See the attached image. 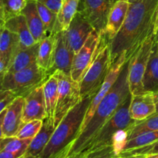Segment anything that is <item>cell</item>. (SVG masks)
I'll return each mask as SVG.
<instances>
[{
  "instance_id": "7",
  "label": "cell",
  "mask_w": 158,
  "mask_h": 158,
  "mask_svg": "<svg viewBox=\"0 0 158 158\" xmlns=\"http://www.w3.org/2000/svg\"><path fill=\"white\" fill-rule=\"evenodd\" d=\"M155 35L151 34L132 54L128 60L127 79L131 95L143 94V79L149 61Z\"/></svg>"
},
{
  "instance_id": "37",
  "label": "cell",
  "mask_w": 158,
  "mask_h": 158,
  "mask_svg": "<svg viewBox=\"0 0 158 158\" xmlns=\"http://www.w3.org/2000/svg\"><path fill=\"white\" fill-rule=\"evenodd\" d=\"M6 109L3 111L2 113L0 114V139L3 137V134H2V123H3V119H4V116L6 114Z\"/></svg>"
},
{
  "instance_id": "46",
  "label": "cell",
  "mask_w": 158,
  "mask_h": 158,
  "mask_svg": "<svg viewBox=\"0 0 158 158\" xmlns=\"http://www.w3.org/2000/svg\"><path fill=\"white\" fill-rule=\"evenodd\" d=\"M26 158H38V157H32V156H26Z\"/></svg>"
},
{
  "instance_id": "28",
  "label": "cell",
  "mask_w": 158,
  "mask_h": 158,
  "mask_svg": "<svg viewBox=\"0 0 158 158\" xmlns=\"http://www.w3.org/2000/svg\"><path fill=\"white\" fill-rule=\"evenodd\" d=\"M35 2L39 14L44 26L46 37L55 35L56 26L57 23V14L39 2L35 1Z\"/></svg>"
},
{
  "instance_id": "30",
  "label": "cell",
  "mask_w": 158,
  "mask_h": 158,
  "mask_svg": "<svg viewBox=\"0 0 158 158\" xmlns=\"http://www.w3.org/2000/svg\"><path fill=\"white\" fill-rule=\"evenodd\" d=\"M43 120H34L22 125L16 137L19 139H33L43 126Z\"/></svg>"
},
{
  "instance_id": "18",
  "label": "cell",
  "mask_w": 158,
  "mask_h": 158,
  "mask_svg": "<svg viewBox=\"0 0 158 158\" xmlns=\"http://www.w3.org/2000/svg\"><path fill=\"white\" fill-rule=\"evenodd\" d=\"M21 13L26 18L28 27L35 43H40L43 39L46 38V35L44 26L39 14L35 0H27L26 6Z\"/></svg>"
},
{
  "instance_id": "5",
  "label": "cell",
  "mask_w": 158,
  "mask_h": 158,
  "mask_svg": "<svg viewBox=\"0 0 158 158\" xmlns=\"http://www.w3.org/2000/svg\"><path fill=\"white\" fill-rule=\"evenodd\" d=\"M131 97V96L119 108L110 120L102 127L83 153L87 154L110 146L112 145L114 136L120 131H126L135 122V120L131 118L128 111Z\"/></svg>"
},
{
  "instance_id": "6",
  "label": "cell",
  "mask_w": 158,
  "mask_h": 158,
  "mask_svg": "<svg viewBox=\"0 0 158 158\" xmlns=\"http://www.w3.org/2000/svg\"><path fill=\"white\" fill-rule=\"evenodd\" d=\"M49 78L46 72L35 64L15 73H6L1 90L10 91L15 95L24 97Z\"/></svg>"
},
{
  "instance_id": "24",
  "label": "cell",
  "mask_w": 158,
  "mask_h": 158,
  "mask_svg": "<svg viewBox=\"0 0 158 158\" xmlns=\"http://www.w3.org/2000/svg\"><path fill=\"white\" fill-rule=\"evenodd\" d=\"M55 35L47 36L40 42L36 64L46 73L50 69L55 50Z\"/></svg>"
},
{
  "instance_id": "32",
  "label": "cell",
  "mask_w": 158,
  "mask_h": 158,
  "mask_svg": "<svg viewBox=\"0 0 158 158\" xmlns=\"http://www.w3.org/2000/svg\"><path fill=\"white\" fill-rule=\"evenodd\" d=\"M86 154L89 158H120V156L114 151L113 145L106 147L94 152L87 153Z\"/></svg>"
},
{
  "instance_id": "27",
  "label": "cell",
  "mask_w": 158,
  "mask_h": 158,
  "mask_svg": "<svg viewBox=\"0 0 158 158\" xmlns=\"http://www.w3.org/2000/svg\"><path fill=\"white\" fill-rule=\"evenodd\" d=\"M27 0H0V17L7 20L21 14Z\"/></svg>"
},
{
  "instance_id": "21",
  "label": "cell",
  "mask_w": 158,
  "mask_h": 158,
  "mask_svg": "<svg viewBox=\"0 0 158 158\" xmlns=\"http://www.w3.org/2000/svg\"><path fill=\"white\" fill-rule=\"evenodd\" d=\"M144 93H156L158 91V43L154 40L149 61L143 79Z\"/></svg>"
},
{
  "instance_id": "8",
  "label": "cell",
  "mask_w": 158,
  "mask_h": 158,
  "mask_svg": "<svg viewBox=\"0 0 158 158\" xmlns=\"http://www.w3.org/2000/svg\"><path fill=\"white\" fill-rule=\"evenodd\" d=\"M53 74L58 80V97L54 114V122L57 127L69 111L81 101V96L79 82L61 71L57 70Z\"/></svg>"
},
{
  "instance_id": "17",
  "label": "cell",
  "mask_w": 158,
  "mask_h": 158,
  "mask_svg": "<svg viewBox=\"0 0 158 158\" xmlns=\"http://www.w3.org/2000/svg\"><path fill=\"white\" fill-rule=\"evenodd\" d=\"M54 120L49 119L47 117L43 120V126L35 137L31 140L25 155L39 157L42 151L44 150L49 143L52 134L56 129Z\"/></svg>"
},
{
  "instance_id": "36",
  "label": "cell",
  "mask_w": 158,
  "mask_h": 158,
  "mask_svg": "<svg viewBox=\"0 0 158 158\" xmlns=\"http://www.w3.org/2000/svg\"><path fill=\"white\" fill-rule=\"evenodd\" d=\"M9 63L0 56V75H3L7 72Z\"/></svg>"
},
{
  "instance_id": "42",
  "label": "cell",
  "mask_w": 158,
  "mask_h": 158,
  "mask_svg": "<svg viewBox=\"0 0 158 158\" xmlns=\"http://www.w3.org/2000/svg\"><path fill=\"white\" fill-rule=\"evenodd\" d=\"M147 158H158V154H148Z\"/></svg>"
},
{
  "instance_id": "45",
  "label": "cell",
  "mask_w": 158,
  "mask_h": 158,
  "mask_svg": "<svg viewBox=\"0 0 158 158\" xmlns=\"http://www.w3.org/2000/svg\"><path fill=\"white\" fill-rule=\"evenodd\" d=\"M128 2H129L130 3H131V4H133V3H134V2H137V1H139V0H127Z\"/></svg>"
},
{
  "instance_id": "40",
  "label": "cell",
  "mask_w": 158,
  "mask_h": 158,
  "mask_svg": "<svg viewBox=\"0 0 158 158\" xmlns=\"http://www.w3.org/2000/svg\"><path fill=\"white\" fill-rule=\"evenodd\" d=\"M72 158H89V157H88L87 154H85V153H82V154H77V155L74 156V157Z\"/></svg>"
},
{
  "instance_id": "43",
  "label": "cell",
  "mask_w": 158,
  "mask_h": 158,
  "mask_svg": "<svg viewBox=\"0 0 158 158\" xmlns=\"http://www.w3.org/2000/svg\"><path fill=\"white\" fill-rule=\"evenodd\" d=\"M5 74L3 75H0V90H1V87H2V81H3V77H4Z\"/></svg>"
},
{
  "instance_id": "31",
  "label": "cell",
  "mask_w": 158,
  "mask_h": 158,
  "mask_svg": "<svg viewBox=\"0 0 158 158\" xmlns=\"http://www.w3.org/2000/svg\"><path fill=\"white\" fill-rule=\"evenodd\" d=\"M158 154V140L147 146L129 150V151H122L119 154V156L120 157H123L133 155H148V154Z\"/></svg>"
},
{
  "instance_id": "20",
  "label": "cell",
  "mask_w": 158,
  "mask_h": 158,
  "mask_svg": "<svg viewBox=\"0 0 158 158\" xmlns=\"http://www.w3.org/2000/svg\"><path fill=\"white\" fill-rule=\"evenodd\" d=\"M39 45L36 43L26 49H19L11 60L6 73H15L36 63Z\"/></svg>"
},
{
  "instance_id": "14",
  "label": "cell",
  "mask_w": 158,
  "mask_h": 158,
  "mask_svg": "<svg viewBox=\"0 0 158 158\" xmlns=\"http://www.w3.org/2000/svg\"><path fill=\"white\" fill-rule=\"evenodd\" d=\"M94 30L90 23L81 14L77 12L69 28L66 30L67 39L74 53L77 54L79 52Z\"/></svg>"
},
{
  "instance_id": "26",
  "label": "cell",
  "mask_w": 158,
  "mask_h": 158,
  "mask_svg": "<svg viewBox=\"0 0 158 158\" xmlns=\"http://www.w3.org/2000/svg\"><path fill=\"white\" fill-rule=\"evenodd\" d=\"M152 131H158V112L153 114L146 120L135 121L131 125L126 131L127 141L142 133Z\"/></svg>"
},
{
  "instance_id": "47",
  "label": "cell",
  "mask_w": 158,
  "mask_h": 158,
  "mask_svg": "<svg viewBox=\"0 0 158 158\" xmlns=\"http://www.w3.org/2000/svg\"><path fill=\"white\" fill-rule=\"evenodd\" d=\"M155 40H156V41H157L158 43V32L157 33V35H155Z\"/></svg>"
},
{
  "instance_id": "3",
  "label": "cell",
  "mask_w": 158,
  "mask_h": 158,
  "mask_svg": "<svg viewBox=\"0 0 158 158\" xmlns=\"http://www.w3.org/2000/svg\"><path fill=\"white\" fill-rule=\"evenodd\" d=\"M93 98H86L69 111L56 127L49 143L38 158H66L80 134L85 115Z\"/></svg>"
},
{
  "instance_id": "35",
  "label": "cell",
  "mask_w": 158,
  "mask_h": 158,
  "mask_svg": "<svg viewBox=\"0 0 158 158\" xmlns=\"http://www.w3.org/2000/svg\"><path fill=\"white\" fill-rule=\"evenodd\" d=\"M24 154V152H9L2 151L0 152V158H19Z\"/></svg>"
},
{
  "instance_id": "1",
  "label": "cell",
  "mask_w": 158,
  "mask_h": 158,
  "mask_svg": "<svg viewBox=\"0 0 158 158\" xmlns=\"http://www.w3.org/2000/svg\"><path fill=\"white\" fill-rule=\"evenodd\" d=\"M158 0H139L131 4L121 29L110 41L112 63L123 52L128 59L151 34H154Z\"/></svg>"
},
{
  "instance_id": "10",
  "label": "cell",
  "mask_w": 158,
  "mask_h": 158,
  "mask_svg": "<svg viewBox=\"0 0 158 158\" xmlns=\"http://www.w3.org/2000/svg\"><path fill=\"white\" fill-rule=\"evenodd\" d=\"M55 50L50 69L46 73L48 77L59 70L70 76L74 53L67 39L66 31H60L55 34Z\"/></svg>"
},
{
  "instance_id": "48",
  "label": "cell",
  "mask_w": 158,
  "mask_h": 158,
  "mask_svg": "<svg viewBox=\"0 0 158 158\" xmlns=\"http://www.w3.org/2000/svg\"><path fill=\"white\" fill-rule=\"evenodd\" d=\"M19 158H26V155H25V154H24V155L22 156V157H20Z\"/></svg>"
},
{
  "instance_id": "4",
  "label": "cell",
  "mask_w": 158,
  "mask_h": 158,
  "mask_svg": "<svg viewBox=\"0 0 158 158\" xmlns=\"http://www.w3.org/2000/svg\"><path fill=\"white\" fill-rule=\"evenodd\" d=\"M110 40L102 31L90 64L79 82L81 100L94 98L103 85L112 66Z\"/></svg>"
},
{
  "instance_id": "19",
  "label": "cell",
  "mask_w": 158,
  "mask_h": 158,
  "mask_svg": "<svg viewBox=\"0 0 158 158\" xmlns=\"http://www.w3.org/2000/svg\"><path fill=\"white\" fill-rule=\"evenodd\" d=\"M4 26L18 35L19 49H26L36 43L28 27L26 18L22 13L7 20Z\"/></svg>"
},
{
  "instance_id": "29",
  "label": "cell",
  "mask_w": 158,
  "mask_h": 158,
  "mask_svg": "<svg viewBox=\"0 0 158 158\" xmlns=\"http://www.w3.org/2000/svg\"><path fill=\"white\" fill-rule=\"evenodd\" d=\"M157 140L158 131H148V132L142 133V134H139L134 138L128 140L122 151H129V150L136 149V148L147 146V145L154 143Z\"/></svg>"
},
{
  "instance_id": "33",
  "label": "cell",
  "mask_w": 158,
  "mask_h": 158,
  "mask_svg": "<svg viewBox=\"0 0 158 158\" xmlns=\"http://www.w3.org/2000/svg\"><path fill=\"white\" fill-rule=\"evenodd\" d=\"M17 96L10 91L0 90V114L2 113Z\"/></svg>"
},
{
  "instance_id": "23",
  "label": "cell",
  "mask_w": 158,
  "mask_h": 158,
  "mask_svg": "<svg viewBox=\"0 0 158 158\" xmlns=\"http://www.w3.org/2000/svg\"><path fill=\"white\" fill-rule=\"evenodd\" d=\"M80 0H62L61 7L57 14V23L55 34L60 31H66L78 9Z\"/></svg>"
},
{
  "instance_id": "2",
  "label": "cell",
  "mask_w": 158,
  "mask_h": 158,
  "mask_svg": "<svg viewBox=\"0 0 158 158\" xmlns=\"http://www.w3.org/2000/svg\"><path fill=\"white\" fill-rule=\"evenodd\" d=\"M127 73L128 61L113 87L97 108L91 120L71 145L66 158H72L83 153L102 127L131 97Z\"/></svg>"
},
{
  "instance_id": "11",
  "label": "cell",
  "mask_w": 158,
  "mask_h": 158,
  "mask_svg": "<svg viewBox=\"0 0 158 158\" xmlns=\"http://www.w3.org/2000/svg\"><path fill=\"white\" fill-rule=\"evenodd\" d=\"M99 40H100V32L94 29L86 40L81 49L74 56L72 67H71L70 77L75 81H80L82 77L90 64L94 58Z\"/></svg>"
},
{
  "instance_id": "41",
  "label": "cell",
  "mask_w": 158,
  "mask_h": 158,
  "mask_svg": "<svg viewBox=\"0 0 158 158\" xmlns=\"http://www.w3.org/2000/svg\"><path fill=\"white\" fill-rule=\"evenodd\" d=\"M120 158H147L146 155H133L128 156V157H123Z\"/></svg>"
},
{
  "instance_id": "39",
  "label": "cell",
  "mask_w": 158,
  "mask_h": 158,
  "mask_svg": "<svg viewBox=\"0 0 158 158\" xmlns=\"http://www.w3.org/2000/svg\"><path fill=\"white\" fill-rule=\"evenodd\" d=\"M154 100H155V104H156V113L158 112V91L154 94Z\"/></svg>"
},
{
  "instance_id": "38",
  "label": "cell",
  "mask_w": 158,
  "mask_h": 158,
  "mask_svg": "<svg viewBox=\"0 0 158 158\" xmlns=\"http://www.w3.org/2000/svg\"><path fill=\"white\" fill-rule=\"evenodd\" d=\"M158 32V6L157 9V12H156V16H155V22H154V35H156Z\"/></svg>"
},
{
  "instance_id": "44",
  "label": "cell",
  "mask_w": 158,
  "mask_h": 158,
  "mask_svg": "<svg viewBox=\"0 0 158 158\" xmlns=\"http://www.w3.org/2000/svg\"><path fill=\"white\" fill-rule=\"evenodd\" d=\"M4 24H5V21L2 19H1V17H0V27L4 26Z\"/></svg>"
},
{
  "instance_id": "15",
  "label": "cell",
  "mask_w": 158,
  "mask_h": 158,
  "mask_svg": "<svg viewBox=\"0 0 158 158\" xmlns=\"http://www.w3.org/2000/svg\"><path fill=\"white\" fill-rule=\"evenodd\" d=\"M129 115L135 121L146 120L156 113V104L153 93L131 95Z\"/></svg>"
},
{
  "instance_id": "49",
  "label": "cell",
  "mask_w": 158,
  "mask_h": 158,
  "mask_svg": "<svg viewBox=\"0 0 158 158\" xmlns=\"http://www.w3.org/2000/svg\"><path fill=\"white\" fill-rule=\"evenodd\" d=\"M0 28H1V27H0Z\"/></svg>"
},
{
  "instance_id": "22",
  "label": "cell",
  "mask_w": 158,
  "mask_h": 158,
  "mask_svg": "<svg viewBox=\"0 0 158 158\" xmlns=\"http://www.w3.org/2000/svg\"><path fill=\"white\" fill-rule=\"evenodd\" d=\"M19 49V40L18 35L4 26H2L0 28V56L9 64Z\"/></svg>"
},
{
  "instance_id": "25",
  "label": "cell",
  "mask_w": 158,
  "mask_h": 158,
  "mask_svg": "<svg viewBox=\"0 0 158 158\" xmlns=\"http://www.w3.org/2000/svg\"><path fill=\"white\" fill-rule=\"evenodd\" d=\"M43 90L46 100L47 117L54 120V114L58 97V80L55 74L51 75L44 82Z\"/></svg>"
},
{
  "instance_id": "13",
  "label": "cell",
  "mask_w": 158,
  "mask_h": 158,
  "mask_svg": "<svg viewBox=\"0 0 158 158\" xmlns=\"http://www.w3.org/2000/svg\"><path fill=\"white\" fill-rule=\"evenodd\" d=\"M24 97L18 96L6 108L2 123L3 137H15L23 124Z\"/></svg>"
},
{
  "instance_id": "9",
  "label": "cell",
  "mask_w": 158,
  "mask_h": 158,
  "mask_svg": "<svg viewBox=\"0 0 158 158\" xmlns=\"http://www.w3.org/2000/svg\"><path fill=\"white\" fill-rule=\"evenodd\" d=\"M117 0H80L77 12L98 32L104 30L111 8Z\"/></svg>"
},
{
  "instance_id": "12",
  "label": "cell",
  "mask_w": 158,
  "mask_h": 158,
  "mask_svg": "<svg viewBox=\"0 0 158 158\" xmlns=\"http://www.w3.org/2000/svg\"><path fill=\"white\" fill-rule=\"evenodd\" d=\"M43 83L34 88L23 97V123L34 120H43L47 117Z\"/></svg>"
},
{
  "instance_id": "16",
  "label": "cell",
  "mask_w": 158,
  "mask_h": 158,
  "mask_svg": "<svg viewBox=\"0 0 158 158\" xmlns=\"http://www.w3.org/2000/svg\"><path fill=\"white\" fill-rule=\"evenodd\" d=\"M130 6L131 3L127 0H117L111 8L103 30L110 41L117 35L124 23Z\"/></svg>"
},
{
  "instance_id": "34",
  "label": "cell",
  "mask_w": 158,
  "mask_h": 158,
  "mask_svg": "<svg viewBox=\"0 0 158 158\" xmlns=\"http://www.w3.org/2000/svg\"><path fill=\"white\" fill-rule=\"evenodd\" d=\"M35 1L44 5L46 7L56 14H58L62 4V0H35Z\"/></svg>"
}]
</instances>
